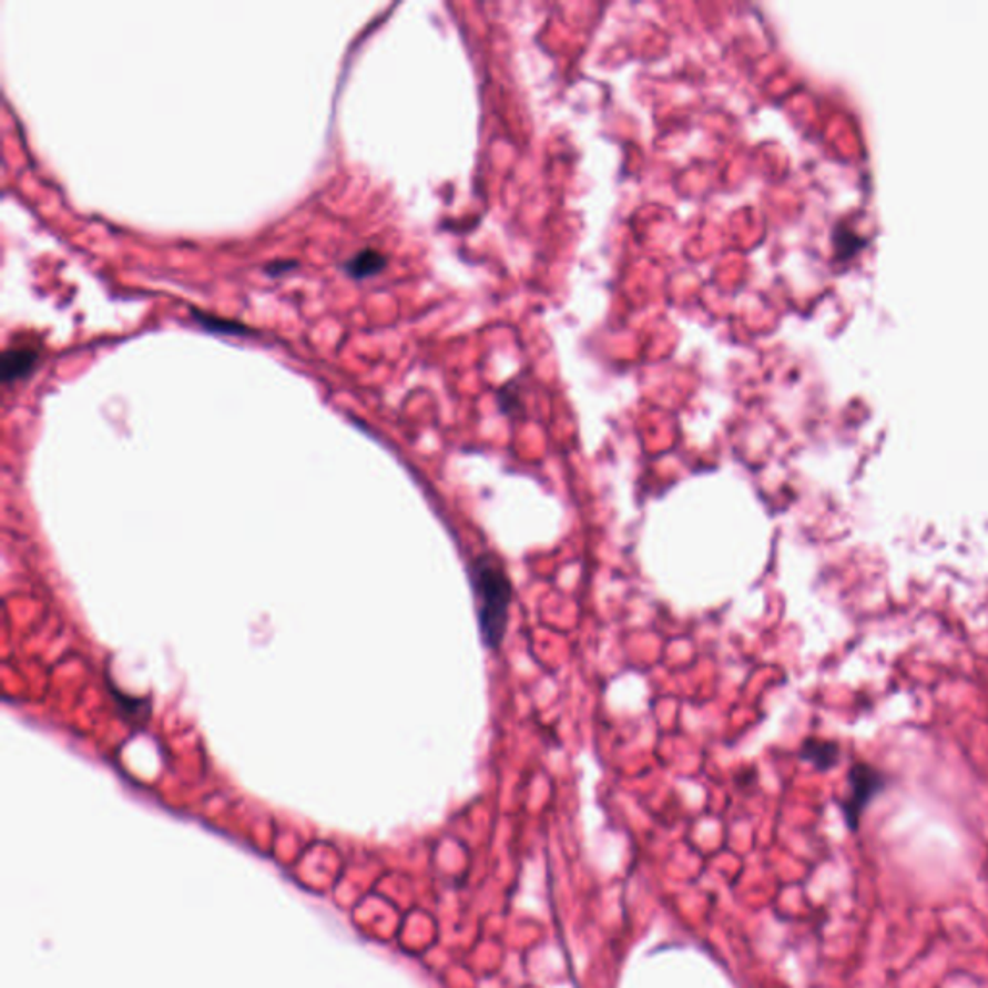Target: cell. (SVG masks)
I'll return each mask as SVG.
<instances>
[{
	"label": "cell",
	"mask_w": 988,
	"mask_h": 988,
	"mask_svg": "<svg viewBox=\"0 0 988 988\" xmlns=\"http://www.w3.org/2000/svg\"><path fill=\"white\" fill-rule=\"evenodd\" d=\"M39 364V349L33 346H12L2 354V380L10 385L28 377Z\"/></svg>",
	"instance_id": "3957f363"
},
{
	"label": "cell",
	"mask_w": 988,
	"mask_h": 988,
	"mask_svg": "<svg viewBox=\"0 0 988 988\" xmlns=\"http://www.w3.org/2000/svg\"><path fill=\"white\" fill-rule=\"evenodd\" d=\"M802 758L811 763L815 768H818V771H828V768H833L838 763L841 747L834 742L811 737L802 745Z\"/></svg>",
	"instance_id": "277c9868"
},
{
	"label": "cell",
	"mask_w": 988,
	"mask_h": 988,
	"mask_svg": "<svg viewBox=\"0 0 988 988\" xmlns=\"http://www.w3.org/2000/svg\"><path fill=\"white\" fill-rule=\"evenodd\" d=\"M849 792L846 799L841 803L842 813L846 818V825L852 833L859 831L863 811L869 807V803L885 790L886 781L880 771L867 763H857L849 771Z\"/></svg>",
	"instance_id": "7a4b0ae2"
},
{
	"label": "cell",
	"mask_w": 988,
	"mask_h": 988,
	"mask_svg": "<svg viewBox=\"0 0 988 988\" xmlns=\"http://www.w3.org/2000/svg\"><path fill=\"white\" fill-rule=\"evenodd\" d=\"M471 588L476 593L477 622L483 645L498 651L505 641L510 609L513 602V585L500 558L492 552H481L469 568Z\"/></svg>",
	"instance_id": "6da1fadb"
},
{
	"label": "cell",
	"mask_w": 988,
	"mask_h": 988,
	"mask_svg": "<svg viewBox=\"0 0 988 988\" xmlns=\"http://www.w3.org/2000/svg\"><path fill=\"white\" fill-rule=\"evenodd\" d=\"M192 315L197 319L201 327L215 330V333H228V335H246V333H249V328L244 327L242 323H236V320L221 319V317L207 315V313H201L197 309H194Z\"/></svg>",
	"instance_id": "8992f818"
},
{
	"label": "cell",
	"mask_w": 988,
	"mask_h": 988,
	"mask_svg": "<svg viewBox=\"0 0 988 988\" xmlns=\"http://www.w3.org/2000/svg\"><path fill=\"white\" fill-rule=\"evenodd\" d=\"M296 267V261H275L273 265H268L267 273L268 275H281L284 271H291V268Z\"/></svg>",
	"instance_id": "52a82bcc"
},
{
	"label": "cell",
	"mask_w": 988,
	"mask_h": 988,
	"mask_svg": "<svg viewBox=\"0 0 988 988\" xmlns=\"http://www.w3.org/2000/svg\"><path fill=\"white\" fill-rule=\"evenodd\" d=\"M385 267H387V257L377 249H361L344 263V271L352 278H359V281L379 275Z\"/></svg>",
	"instance_id": "5b68a950"
}]
</instances>
